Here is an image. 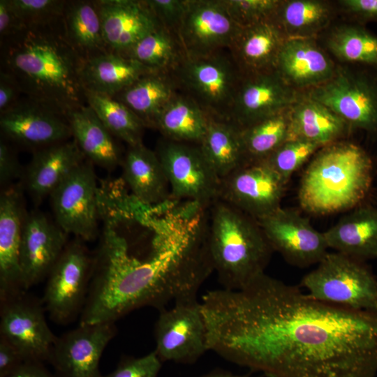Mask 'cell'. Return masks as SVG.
I'll use <instances>...</instances> for the list:
<instances>
[{
    "mask_svg": "<svg viewBox=\"0 0 377 377\" xmlns=\"http://www.w3.org/2000/svg\"><path fill=\"white\" fill-rule=\"evenodd\" d=\"M200 304L209 350L267 377L377 374V311L323 302L265 273Z\"/></svg>",
    "mask_w": 377,
    "mask_h": 377,
    "instance_id": "cell-1",
    "label": "cell"
},
{
    "mask_svg": "<svg viewBox=\"0 0 377 377\" xmlns=\"http://www.w3.org/2000/svg\"><path fill=\"white\" fill-rule=\"evenodd\" d=\"M80 324L114 323L144 306L195 300L199 290L192 259L179 248L146 257L131 252L106 215Z\"/></svg>",
    "mask_w": 377,
    "mask_h": 377,
    "instance_id": "cell-2",
    "label": "cell"
},
{
    "mask_svg": "<svg viewBox=\"0 0 377 377\" xmlns=\"http://www.w3.org/2000/svg\"><path fill=\"white\" fill-rule=\"evenodd\" d=\"M84 59L67 39L63 17L24 26L1 40V71L15 78L27 98L66 117L87 103Z\"/></svg>",
    "mask_w": 377,
    "mask_h": 377,
    "instance_id": "cell-3",
    "label": "cell"
},
{
    "mask_svg": "<svg viewBox=\"0 0 377 377\" xmlns=\"http://www.w3.org/2000/svg\"><path fill=\"white\" fill-rule=\"evenodd\" d=\"M374 179L369 153L348 140L321 147L300 181L298 200L305 212L325 215L351 210L363 204Z\"/></svg>",
    "mask_w": 377,
    "mask_h": 377,
    "instance_id": "cell-4",
    "label": "cell"
},
{
    "mask_svg": "<svg viewBox=\"0 0 377 377\" xmlns=\"http://www.w3.org/2000/svg\"><path fill=\"white\" fill-rule=\"evenodd\" d=\"M207 248L220 283L232 290L265 273L274 251L257 220L219 199L210 206Z\"/></svg>",
    "mask_w": 377,
    "mask_h": 377,
    "instance_id": "cell-5",
    "label": "cell"
},
{
    "mask_svg": "<svg viewBox=\"0 0 377 377\" xmlns=\"http://www.w3.org/2000/svg\"><path fill=\"white\" fill-rule=\"evenodd\" d=\"M300 285L323 302L377 311V278L364 261L341 253L328 252Z\"/></svg>",
    "mask_w": 377,
    "mask_h": 377,
    "instance_id": "cell-6",
    "label": "cell"
},
{
    "mask_svg": "<svg viewBox=\"0 0 377 377\" xmlns=\"http://www.w3.org/2000/svg\"><path fill=\"white\" fill-rule=\"evenodd\" d=\"M330 108L353 131L377 138V70L338 64L333 76L304 92Z\"/></svg>",
    "mask_w": 377,
    "mask_h": 377,
    "instance_id": "cell-7",
    "label": "cell"
},
{
    "mask_svg": "<svg viewBox=\"0 0 377 377\" xmlns=\"http://www.w3.org/2000/svg\"><path fill=\"white\" fill-rule=\"evenodd\" d=\"M178 81L207 113L228 120L242 73L222 52L200 57L184 54L173 69Z\"/></svg>",
    "mask_w": 377,
    "mask_h": 377,
    "instance_id": "cell-8",
    "label": "cell"
},
{
    "mask_svg": "<svg viewBox=\"0 0 377 377\" xmlns=\"http://www.w3.org/2000/svg\"><path fill=\"white\" fill-rule=\"evenodd\" d=\"M83 240L68 242L47 277L43 304L57 324L72 321L84 307L92 270L93 256Z\"/></svg>",
    "mask_w": 377,
    "mask_h": 377,
    "instance_id": "cell-9",
    "label": "cell"
},
{
    "mask_svg": "<svg viewBox=\"0 0 377 377\" xmlns=\"http://www.w3.org/2000/svg\"><path fill=\"white\" fill-rule=\"evenodd\" d=\"M167 176L171 199L208 208L219 199L221 179L199 145L165 139L156 151Z\"/></svg>",
    "mask_w": 377,
    "mask_h": 377,
    "instance_id": "cell-10",
    "label": "cell"
},
{
    "mask_svg": "<svg viewBox=\"0 0 377 377\" xmlns=\"http://www.w3.org/2000/svg\"><path fill=\"white\" fill-rule=\"evenodd\" d=\"M159 311L154 325V350L162 362L192 364L209 350L200 302L178 301Z\"/></svg>",
    "mask_w": 377,
    "mask_h": 377,
    "instance_id": "cell-11",
    "label": "cell"
},
{
    "mask_svg": "<svg viewBox=\"0 0 377 377\" xmlns=\"http://www.w3.org/2000/svg\"><path fill=\"white\" fill-rule=\"evenodd\" d=\"M93 165L85 159L50 195L55 222L83 241L94 239L98 232L100 189Z\"/></svg>",
    "mask_w": 377,
    "mask_h": 377,
    "instance_id": "cell-12",
    "label": "cell"
},
{
    "mask_svg": "<svg viewBox=\"0 0 377 377\" xmlns=\"http://www.w3.org/2000/svg\"><path fill=\"white\" fill-rule=\"evenodd\" d=\"M45 311L42 302L27 290L0 300V335L19 350L25 362H47L57 339Z\"/></svg>",
    "mask_w": 377,
    "mask_h": 377,
    "instance_id": "cell-13",
    "label": "cell"
},
{
    "mask_svg": "<svg viewBox=\"0 0 377 377\" xmlns=\"http://www.w3.org/2000/svg\"><path fill=\"white\" fill-rule=\"evenodd\" d=\"M242 28L223 0H186L177 38L184 55L205 56L230 49Z\"/></svg>",
    "mask_w": 377,
    "mask_h": 377,
    "instance_id": "cell-14",
    "label": "cell"
},
{
    "mask_svg": "<svg viewBox=\"0 0 377 377\" xmlns=\"http://www.w3.org/2000/svg\"><path fill=\"white\" fill-rule=\"evenodd\" d=\"M286 184L265 161L249 162L221 179L219 199L258 221L281 207Z\"/></svg>",
    "mask_w": 377,
    "mask_h": 377,
    "instance_id": "cell-15",
    "label": "cell"
},
{
    "mask_svg": "<svg viewBox=\"0 0 377 377\" xmlns=\"http://www.w3.org/2000/svg\"><path fill=\"white\" fill-rule=\"evenodd\" d=\"M258 222L273 251L294 266L318 264L328 253L324 233L297 209L281 207Z\"/></svg>",
    "mask_w": 377,
    "mask_h": 377,
    "instance_id": "cell-16",
    "label": "cell"
},
{
    "mask_svg": "<svg viewBox=\"0 0 377 377\" xmlns=\"http://www.w3.org/2000/svg\"><path fill=\"white\" fill-rule=\"evenodd\" d=\"M116 333L114 323L80 324L57 337L47 362L57 377H104L100 360Z\"/></svg>",
    "mask_w": 377,
    "mask_h": 377,
    "instance_id": "cell-17",
    "label": "cell"
},
{
    "mask_svg": "<svg viewBox=\"0 0 377 377\" xmlns=\"http://www.w3.org/2000/svg\"><path fill=\"white\" fill-rule=\"evenodd\" d=\"M275 69L242 75L228 120L240 129L290 108L301 96Z\"/></svg>",
    "mask_w": 377,
    "mask_h": 377,
    "instance_id": "cell-18",
    "label": "cell"
},
{
    "mask_svg": "<svg viewBox=\"0 0 377 377\" xmlns=\"http://www.w3.org/2000/svg\"><path fill=\"white\" fill-rule=\"evenodd\" d=\"M0 128L8 140L34 151L72 138L65 116L27 98L0 113Z\"/></svg>",
    "mask_w": 377,
    "mask_h": 377,
    "instance_id": "cell-19",
    "label": "cell"
},
{
    "mask_svg": "<svg viewBox=\"0 0 377 377\" xmlns=\"http://www.w3.org/2000/svg\"><path fill=\"white\" fill-rule=\"evenodd\" d=\"M68 235L42 212L34 210L27 214L20 252L24 290L48 276L68 243Z\"/></svg>",
    "mask_w": 377,
    "mask_h": 377,
    "instance_id": "cell-20",
    "label": "cell"
},
{
    "mask_svg": "<svg viewBox=\"0 0 377 377\" xmlns=\"http://www.w3.org/2000/svg\"><path fill=\"white\" fill-rule=\"evenodd\" d=\"M337 63L318 39L288 38L279 54L275 70L300 92L313 89L334 74Z\"/></svg>",
    "mask_w": 377,
    "mask_h": 377,
    "instance_id": "cell-21",
    "label": "cell"
},
{
    "mask_svg": "<svg viewBox=\"0 0 377 377\" xmlns=\"http://www.w3.org/2000/svg\"><path fill=\"white\" fill-rule=\"evenodd\" d=\"M25 212L20 187L3 188L0 196V300L26 290L20 265Z\"/></svg>",
    "mask_w": 377,
    "mask_h": 377,
    "instance_id": "cell-22",
    "label": "cell"
},
{
    "mask_svg": "<svg viewBox=\"0 0 377 377\" xmlns=\"http://www.w3.org/2000/svg\"><path fill=\"white\" fill-rule=\"evenodd\" d=\"M109 51L122 55L161 25L145 1H95Z\"/></svg>",
    "mask_w": 377,
    "mask_h": 377,
    "instance_id": "cell-23",
    "label": "cell"
},
{
    "mask_svg": "<svg viewBox=\"0 0 377 377\" xmlns=\"http://www.w3.org/2000/svg\"><path fill=\"white\" fill-rule=\"evenodd\" d=\"M85 159L73 139L35 150L22 177L34 203L50 196Z\"/></svg>",
    "mask_w": 377,
    "mask_h": 377,
    "instance_id": "cell-24",
    "label": "cell"
},
{
    "mask_svg": "<svg viewBox=\"0 0 377 377\" xmlns=\"http://www.w3.org/2000/svg\"><path fill=\"white\" fill-rule=\"evenodd\" d=\"M288 38L273 19L242 27L230 47L242 75L274 70Z\"/></svg>",
    "mask_w": 377,
    "mask_h": 377,
    "instance_id": "cell-25",
    "label": "cell"
},
{
    "mask_svg": "<svg viewBox=\"0 0 377 377\" xmlns=\"http://www.w3.org/2000/svg\"><path fill=\"white\" fill-rule=\"evenodd\" d=\"M328 247L353 258H377V207L362 204L323 232Z\"/></svg>",
    "mask_w": 377,
    "mask_h": 377,
    "instance_id": "cell-26",
    "label": "cell"
},
{
    "mask_svg": "<svg viewBox=\"0 0 377 377\" xmlns=\"http://www.w3.org/2000/svg\"><path fill=\"white\" fill-rule=\"evenodd\" d=\"M121 165L124 179L139 202L154 207L171 200L170 184L156 151L142 143L128 146Z\"/></svg>",
    "mask_w": 377,
    "mask_h": 377,
    "instance_id": "cell-27",
    "label": "cell"
},
{
    "mask_svg": "<svg viewBox=\"0 0 377 377\" xmlns=\"http://www.w3.org/2000/svg\"><path fill=\"white\" fill-rule=\"evenodd\" d=\"M290 118V140H302L324 147L346 140L353 132L341 117L304 92L291 106Z\"/></svg>",
    "mask_w": 377,
    "mask_h": 377,
    "instance_id": "cell-28",
    "label": "cell"
},
{
    "mask_svg": "<svg viewBox=\"0 0 377 377\" xmlns=\"http://www.w3.org/2000/svg\"><path fill=\"white\" fill-rule=\"evenodd\" d=\"M66 119L72 138L86 159L108 170L121 165L124 156L114 136L88 105L71 110Z\"/></svg>",
    "mask_w": 377,
    "mask_h": 377,
    "instance_id": "cell-29",
    "label": "cell"
},
{
    "mask_svg": "<svg viewBox=\"0 0 377 377\" xmlns=\"http://www.w3.org/2000/svg\"><path fill=\"white\" fill-rule=\"evenodd\" d=\"M149 72L128 57L106 51L85 58L81 78L84 91L114 96Z\"/></svg>",
    "mask_w": 377,
    "mask_h": 377,
    "instance_id": "cell-30",
    "label": "cell"
},
{
    "mask_svg": "<svg viewBox=\"0 0 377 377\" xmlns=\"http://www.w3.org/2000/svg\"><path fill=\"white\" fill-rule=\"evenodd\" d=\"M320 37L337 63L377 70V34L365 25L347 20L334 22Z\"/></svg>",
    "mask_w": 377,
    "mask_h": 377,
    "instance_id": "cell-31",
    "label": "cell"
},
{
    "mask_svg": "<svg viewBox=\"0 0 377 377\" xmlns=\"http://www.w3.org/2000/svg\"><path fill=\"white\" fill-rule=\"evenodd\" d=\"M338 15L336 1L281 0L274 20L288 38L318 39Z\"/></svg>",
    "mask_w": 377,
    "mask_h": 377,
    "instance_id": "cell-32",
    "label": "cell"
},
{
    "mask_svg": "<svg viewBox=\"0 0 377 377\" xmlns=\"http://www.w3.org/2000/svg\"><path fill=\"white\" fill-rule=\"evenodd\" d=\"M173 81L166 72H149L113 97L129 108L146 126L156 128L160 114L177 95Z\"/></svg>",
    "mask_w": 377,
    "mask_h": 377,
    "instance_id": "cell-33",
    "label": "cell"
},
{
    "mask_svg": "<svg viewBox=\"0 0 377 377\" xmlns=\"http://www.w3.org/2000/svg\"><path fill=\"white\" fill-rule=\"evenodd\" d=\"M198 145L220 179L247 163L241 129L229 120L209 114L206 133Z\"/></svg>",
    "mask_w": 377,
    "mask_h": 377,
    "instance_id": "cell-34",
    "label": "cell"
},
{
    "mask_svg": "<svg viewBox=\"0 0 377 377\" xmlns=\"http://www.w3.org/2000/svg\"><path fill=\"white\" fill-rule=\"evenodd\" d=\"M63 23L67 39L84 58L109 51L95 1H66Z\"/></svg>",
    "mask_w": 377,
    "mask_h": 377,
    "instance_id": "cell-35",
    "label": "cell"
},
{
    "mask_svg": "<svg viewBox=\"0 0 377 377\" xmlns=\"http://www.w3.org/2000/svg\"><path fill=\"white\" fill-rule=\"evenodd\" d=\"M209 114L190 97L176 95L160 114L156 128L165 139L199 145L208 126Z\"/></svg>",
    "mask_w": 377,
    "mask_h": 377,
    "instance_id": "cell-36",
    "label": "cell"
},
{
    "mask_svg": "<svg viewBox=\"0 0 377 377\" xmlns=\"http://www.w3.org/2000/svg\"><path fill=\"white\" fill-rule=\"evenodd\" d=\"M88 105L108 131L128 146L142 143L143 121L125 104L114 97L85 90Z\"/></svg>",
    "mask_w": 377,
    "mask_h": 377,
    "instance_id": "cell-37",
    "label": "cell"
},
{
    "mask_svg": "<svg viewBox=\"0 0 377 377\" xmlns=\"http://www.w3.org/2000/svg\"><path fill=\"white\" fill-rule=\"evenodd\" d=\"M290 108L241 129L247 163L265 161L290 140Z\"/></svg>",
    "mask_w": 377,
    "mask_h": 377,
    "instance_id": "cell-38",
    "label": "cell"
},
{
    "mask_svg": "<svg viewBox=\"0 0 377 377\" xmlns=\"http://www.w3.org/2000/svg\"><path fill=\"white\" fill-rule=\"evenodd\" d=\"M124 56L152 71H173L184 52L177 37L160 25L136 43Z\"/></svg>",
    "mask_w": 377,
    "mask_h": 377,
    "instance_id": "cell-39",
    "label": "cell"
},
{
    "mask_svg": "<svg viewBox=\"0 0 377 377\" xmlns=\"http://www.w3.org/2000/svg\"><path fill=\"white\" fill-rule=\"evenodd\" d=\"M321 147L319 145L308 141L290 139L263 161L288 184L293 174Z\"/></svg>",
    "mask_w": 377,
    "mask_h": 377,
    "instance_id": "cell-40",
    "label": "cell"
},
{
    "mask_svg": "<svg viewBox=\"0 0 377 377\" xmlns=\"http://www.w3.org/2000/svg\"><path fill=\"white\" fill-rule=\"evenodd\" d=\"M15 15L24 26L45 24L63 17L66 1L9 0Z\"/></svg>",
    "mask_w": 377,
    "mask_h": 377,
    "instance_id": "cell-41",
    "label": "cell"
},
{
    "mask_svg": "<svg viewBox=\"0 0 377 377\" xmlns=\"http://www.w3.org/2000/svg\"><path fill=\"white\" fill-rule=\"evenodd\" d=\"M281 0H223L235 22L246 27L274 19Z\"/></svg>",
    "mask_w": 377,
    "mask_h": 377,
    "instance_id": "cell-42",
    "label": "cell"
},
{
    "mask_svg": "<svg viewBox=\"0 0 377 377\" xmlns=\"http://www.w3.org/2000/svg\"><path fill=\"white\" fill-rule=\"evenodd\" d=\"M162 363L155 350L138 357L124 356L116 369L104 377H158Z\"/></svg>",
    "mask_w": 377,
    "mask_h": 377,
    "instance_id": "cell-43",
    "label": "cell"
},
{
    "mask_svg": "<svg viewBox=\"0 0 377 377\" xmlns=\"http://www.w3.org/2000/svg\"><path fill=\"white\" fill-rule=\"evenodd\" d=\"M145 1L161 26L177 37V31L186 9V0Z\"/></svg>",
    "mask_w": 377,
    "mask_h": 377,
    "instance_id": "cell-44",
    "label": "cell"
},
{
    "mask_svg": "<svg viewBox=\"0 0 377 377\" xmlns=\"http://www.w3.org/2000/svg\"><path fill=\"white\" fill-rule=\"evenodd\" d=\"M339 14L363 25L377 22V0L335 1Z\"/></svg>",
    "mask_w": 377,
    "mask_h": 377,
    "instance_id": "cell-45",
    "label": "cell"
},
{
    "mask_svg": "<svg viewBox=\"0 0 377 377\" xmlns=\"http://www.w3.org/2000/svg\"><path fill=\"white\" fill-rule=\"evenodd\" d=\"M24 170L13 149L2 138L0 141V184L3 188L22 178Z\"/></svg>",
    "mask_w": 377,
    "mask_h": 377,
    "instance_id": "cell-46",
    "label": "cell"
},
{
    "mask_svg": "<svg viewBox=\"0 0 377 377\" xmlns=\"http://www.w3.org/2000/svg\"><path fill=\"white\" fill-rule=\"evenodd\" d=\"M25 362L19 350L0 335V377H8Z\"/></svg>",
    "mask_w": 377,
    "mask_h": 377,
    "instance_id": "cell-47",
    "label": "cell"
},
{
    "mask_svg": "<svg viewBox=\"0 0 377 377\" xmlns=\"http://www.w3.org/2000/svg\"><path fill=\"white\" fill-rule=\"evenodd\" d=\"M20 94H22L21 89L15 78L1 71L0 113L15 105L20 100L18 98Z\"/></svg>",
    "mask_w": 377,
    "mask_h": 377,
    "instance_id": "cell-48",
    "label": "cell"
},
{
    "mask_svg": "<svg viewBox=\"0 0 377 377\" xmlns=\"http://www.w3.org/2000/svg\"><path fill=\"white\" fill-rule=\"evenodd\" d=\"M24 27L13 11L9 0L0 1L1 40L16 33Z\"/></svg>",
    "mask_w": 377,
    "mask_h": 377,
    "instance_id": "cell-49",
    "label": "cell"
},
{
    "mask_svg": "<svg viewBox=\"0 0 377 377\" xmlns=\"http://www.w3.org/2000/svg\"><path fill=\"white\" fill-rule=\"evenodd\" d=\"M8 377H57L40 362H24Z\"/></svg>",
    "mask_w": 377,
    "mask_h": 377,
    "instance_id": "cell-50",
    "label": "cell"
},
{
    "mask_svg": "<svg viewBox=\"0 0 377 377\" xmlns=\"http://www.w3.org/2000/svg\"><path fill=\"white\" fill-rule=\"evenodd\" d=\"M198 377H251L249 375L234 374L230 371L223 369H214L207 374Z\"/></svg>",
    "mask_w": 377,
    "mask_h": 377,
    "instance_id": "cell-51",
    "label": "cell"
}]
</instances>
